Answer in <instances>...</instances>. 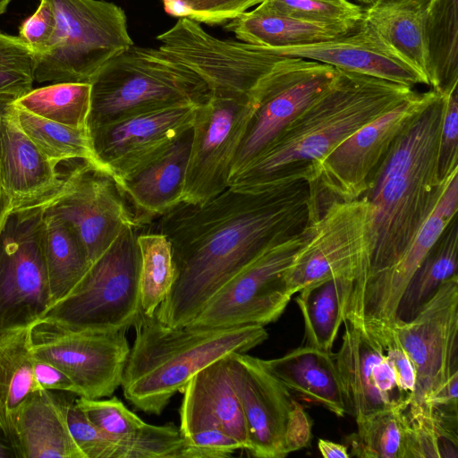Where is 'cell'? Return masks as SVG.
Wrapping results in <instances>:
<instances>
[{"label": "cell", "instance_id": "1", "mask_svg": "<svg viewBox=\"0 0 458 458\" xmlns=\"http://www.w3.org/2000/svg\"><path fill=\"white\" fill-rule=\"evenodd\" d=\"M309 200L304 180L259 192L228 187L204 203L182 201L159 216L175 276L154 317L170 327L188 325L266 247L305 227Z\"/></svg>", "mask_w": 458, "mask_h": 458}, {"label": "cell", "instance_id": "2", "mask_svg": "<svg viewBox=\"0 0 458 458\" xmlns=\"http://www.w3.org/2000/svg\"><path fill=\"white\" fill-rule=\"evenodd\" d=\"M337 70L331 87L232 178L229 187L259 192L300 180L309 182L328 153L414 91L383 79Z\"/></svg>", "mask_w": 458, "mask_h": 458}, {"label": "cell", "instance_id": "3", "mask_svg": "<svg viewBox=\"0 0 458 458\" xmlns=\"http://www.w3.org/2000/svg\"><path fill=\"white\" fill-rule=\"evenodd\" d=\"M444 105L445 96L437 91L395 139L361 196L371 207L365 284L397 260L439 198L444 182L438 179L437 149Z\"/></svg>", "mask_w": 458, "mask_h": 458}, {"label": "cell", "instance_id": "4", "mask_svg": "<svg viewBox=\"0 0 458 458\" xmlns=\"http://www.w3.org/2000/svg\"><path fill=\"white\" fill-rule=\"evenodd\" d=\"M121 386L137 410L159 415L199 370L232 352H246L268 337L263 326L170 327L142 310Z\"/></svg>", "mask_w": 458, "mask_h": 458}, {"label": "cell", "instance_id": "5", "mask_svg": "<svg viewBox=\"0 0 458 458\" xmlns=\"http://www.w3.org/2000/svg\"><path fill=\"white\" fill-rule=\"evenodd\" d=\"M88 128L165 107L206 104L211 91L192 69L160 49L131 46L89 81Z\"/></svg>", "mask_w": 458, "mask_h": 458}, {"label": "cell", "instance_id": "6", "mask_svg": "<svg viewBox=\"0 0 458 458\" xmlns=\"http://www.w3.org/2000/svg\"><path fill=\"white\" fill-rule=\"evenodd\" d=\"M303 241L284 273L292 295L314 282L340 277L345 281L342 302L344 319L368 278L371 249V207L359 199L334 200L318 216L308 219Z\"/></svg>", "mask_w": 458, "mask_h": 458}, {"label": "cell", "instance_id": "7", "mask_svg": "<svg viewBox=\"0 0 458 458\" xmlns=\"http://www.w3.org/2000/svg\"><path fill=\"white\" fill-rule=\"evenodd\" d=\"M55 16L49 47L35 55L34 81L89 82L133 45L124 11L105 0H47Z\"/></svg>", "mask_w": 458, "mask_h": 458}, {"label": "cell", "instance_id": "8", "mask_svg": "<svg viewBox=\"0 0 458 458\" xmlns=\"http://www.w3.org/2000/svg\"><path fill=\"white\" fill-rule=\"evenodd\" d=\"M138 228H123L74 288L41 318L101 331L133 326L141 312Z\"/></svg>", "mask_w": 458, "mask_h": 458}, {"label": "cell", "instance_id": "9", "mask_svg": "<svg viewBox=\"0 0 458 458\" xmlns=\"http://www.w3.org/2000/svg\"><path fill=\"white\" fill-rule=\"evenodd\" d=\"M226 359L248 428L249 452L259 458H283L309 445L311 419L262 360L246 352H232Z\"/></svg>", "mask_w": 458, "mask_h": 458}, {"label": "cell", "instance_id": "10", "mask_svg": "<svg viewBox=\"0 0 458 458\" xmlns=\"http://www.w3.org/2000/svg\"><path fill=\"white\" fill-rule=\"evenodd\" d=\"M391 326L415 369L411 402L457 407L458 275L444 282L411 319Z\"/></svg>", "mask_w": 458, "mask_h": 458}, {"label": "cell", "instance_id": "11", "mask_svg": "<svg viewBox=\"0 0 458 458\" xmlns=\"http://www.w3.org/2000/svg\"><path fill=\"white\" fill-rule=\"evenodd\" d=\"M303 230L279 238L266 247L224 284L186 326L265 327L276 321L293 296L286 288L284 273L302 243Z\"/></svg>", "mask_w": 458, "mask_h": 458}, {"label": "cell", "instance_id": "12", "mask_svg": "<svg viewBox=\"0 0 458 458\" xmlns=\"http://www.w3.org/2000/svg\"><path fill=\"white\" fill-rule=\"evenodd\" d=\"M337 73L328 64L284 56L261 78L251 91L254 110L233 157L228 182L316 102Z\"/></svg>", "mask_w": 458, "mask_h": 458}, {"label": "cell", "instance_id": "13", "mask_svg": "<svg viewBox=\"0 0 458 458\" xmlns=\"http://www.w3.org/2000/svg\"><path fill=\"white\" fill-rule=\"evenodd\" d=\"M437 94L434 89L413 91L335 148L313 171L308 182L310 199L323 208L334 200L360 198L395 139Z\"/></svg>", "mask_w": 458, "mask_h": 458}, {"label": "cell", "instance_id": "14", "mask_svg": "<svg viewBox=\"0 0 458 458\" xmlns=\"http://www.w3.org/2000/svg\"><path fill=\"white\" fill-rule=\"evenodd\" d=\"M127 329L101 331L39 318L30 326L32 353L60 369L72 380L76 395L111 396L121 386L130 353Z\"/></svg>", "mask_w": 458, "mask_h": 458}, {"label": "cell", "instance_id": "15", "mask_svg": "<svg viewBox=\"0 0 458 458\" xmlns=\"http://www.w3.org/2000/svg\"><path fill=\"white\" fill-rule=\"evenodd\" d=\"M43 216L39 201L14 208L0 234V332L31 326L51 306Z\"/></svg>", "mask_w": 458, "mask_h": 458}, {"label": "cell", "instance_id": "16", "mask_svg": "<svg viewBox=\"0 0 458 458\" xmlns=\"http://www.w3.org/2000/svg\"><path fill=\"white\" fill-rule=\"evenodd\" d=\"M62 176L59 188L39 201L46 211L74 230L90 263L123 228L140 227L127 204L126 195L106 170L89 161L79 160Z\"/></svg>", "mask_w": 458, "mask_h": 458}, {"label": "cell", "instance_id": "17", "mask_svg": "<svg viewBox=\"0 0 458 458\" xmlns=\"http://www.w3.org/2000/svg\"><path fill=\"white\" fill-rule=\"evenodd\" d=\"M254 106L251 93L215 90L197 107L182 202L201 204L229 187L232 162Z\"/></svg>", "mask_w": 458, "mask_h": 458}, {"label": "cell", "instance_id": "18", "mask_svg": "<svg viewBox=\"0 0 458 458\" xmlns=\"http://www.w3.org/2000/svg\"><path fill=\"white\" fill-rule=\"evenodd\" d=\"M457 209L458 167L444 181L436 205L411 242L392 266L367 281L344 320L365 329L391 326L411 276Z\"/></svg>", "mask_w": 458, "mask_h": 458}, {"label": "cell", "instance_id": "19", "mask_svg": "<svg viewBox=\"0 0 458 458\" xmlns=\"http://www.w3.org/2000/svg\"><path fill=\"white\" fill-rule=\"evenodd\" d=\"M197 107L174 106L89 129L98 163L118 182L191 129Z\"/></svg>", "mask_w": 458, "mask_h": 458}, {"label": "cell", "instance_id": "20", "mask_svg": "<svg viewBox=\"0 0 458 458\" xmlns=\"http://www.w3.org/2000/svg\"><path fill=\"white\" fill-rule=\"evenodd\" d=\"M341 346L334 353L346 413L356 420L398 403L409 405L377 338L348 320Z\"/></svg>", "mask_w": 458, "mask_h": 458}, {"label": "cell", "instance_id": "21", "mask_svg": "<svg viewBox=\"0 0 458 458\" xmlns=\"http://www.w3.org/2000/svg\"><path fill=\"white\" fill-rule=\"evenodd\" d=\"M180 433L218 428L234 438L242 449L250 443L245 418L230 379L226 355L195 374L183 390L180 408Z\"/></svg>", "mask_w": 458, "mask_h": 458}, {"label": "cell", "instance_id": "22", "mask_svg": "<svg viewBox=\"0 0 458 458\" xmlns=\"http://www.w3.org/2000/svg\"><path fill=\"white\" fill-rule=\"evenodd\" d=\"M56 166L23 131L13 103L0 118V185L13 208L54 193L63 177Z\"/></svg>", "mask_w": 458, "mask_h": 458}, {"label": "cell", "instance_id": "23", "mask_svg": "<svg viewBox=\"0 0 458 458\" xmlns=\"http://www.w3.org/2000/svg\"><path fill=\"white\" fill-rule=\"evenodd\" d=\"M264 48L278 55L312 60L410 88L426 84L418 72L397 59L359 25L351 32L326 41L283 48Z\"/></svg>", "mask_w": 458, "mask_h": 458}, {"label": "cell", "instance_id": "24", "mask_svg": "<svg viewBox=\"0 0 458 458\" xmlns=\"http://www.w3.org/2000/svg\"><path fill=\"white\" fill-rule=\"evenodd\" d=\"M87 418L105 432L120 449V458H181L184 440L173 424L144 422L120 399L75 398Z\"/></svg>", "mask_w": 458, "mask_h": 458}, {"label": "cell", "instance_id": "25", "mask_svg": "<svg viewBox=\"0 0 458 458\" xmlns=\"http://www.w3.org/2000/svg\"><path fill=\"white\" fill-rule=\"evenodd\" d=\"M191 140L192 127L162 153L118 182L134 208L140 226L182 202Z\"/></svg>", "mask_w": 458, "mask_h": 458}, {"label": "cell", "instance_id": "26", "mask_svg": "<svg viewBox=\"0 0 458 458\" xmlns=\"http://www.w3.org/2000/svg\"><path fill=\"white\" fill-rule=\"evenodd\" d=\"M74 395L42 389L26 399L14 420L16 458H86L67 423Z\"/></svg>", "mask_w": 458, "mask_h": 458}, {"label": "cell", "instance_id": "27", "mask_svg": "<svg viewBox=\"0 0 458 458\" xmlns=\"http://www.w3.org/2000/svg\"><path fill=\"white\" fill-rule=\"evenodd\" d=\"M430 0H377L363 9L359 26L429 86L427 13Z\"/></svg>", "mask_w": 458, "mask_h": 458}, {"label": "cell", "instance_id": "28", "mask_svg": "<svg viewBox=\"0 0 458 458\" xmlns=\"http://www.w3.org/2000/svg\"><path fill=\"white\" fill-rule=\"evenodd\" d=\"M262 362L294 396L323 406L338 417L347 414L332 351L306 345Z\"/></svg>", "mask_w": 458, "mask_h": 458}, {"label": "cell", "instance_id": "29", "mask_svg": "<svg viewBox=\"0 0 458 458\" xmlns=\"http://www.w3.org/2000/svg\"><path fill=\"white\" fill-rule=\"evenodd\" d=\"M225 28L240 41L267 48L310 45L351 32L340 27L293 17L277 11L266 0L229 21Z\"/></svg>", "mask_w": 458, "mask_h": 458}, {"label": "cell", "instance_id": "30", "mask_svg": "<svg viewBox=\"0 0 458 458\" xmlns=\"http://www.w3.org/2000/svg\"><path fill=\"white\" fill-rule=\"evenodd\" d=\"M30 330V326L0 332V434L15 456L16 413L32 393L42 390L34 376Z\"/></svg>", "mask_w": 458, "mask_h": 458}, {"label": "cell", "instance_id": "31", "mask_svg": "<svg viewBox=\"0 0 458 458\" xmlns=\"http://www.w3.org/2000/svg\"><path fill=\"white\" fill-rule=\"evenodd\" d=\"M42 248L52 305L74 288L91 263L74 230L45 208Z\"/></svg>", "mask_w": 458, "mask_h": 458}, {"label": "cell", "instance_id": "32", "mask_svg": "<svg viewBox=\"0 0 458 458\" xmlns=\"http://www.w3.org/2000/svg\"><path fill=\"white\" fill-rule=\"evenodd\" d=\"M403 458H457V407L411 402Z\"/></svg>", "mask_w": 458, "mask_h": 458}, {"label": "cell", "instance_id": "33", "mask_svg": "<svg viewBox=\"0 0 458 458\" xmlns=\"http://www.w3.org/2000/svg\"><path fill=\"white\" fill-rule=\"evenodd\" d=\"M428 82L445 95L458 85V0H430L427 13Z\"/></svg>", "mask_w": 458, "mask_h": 458}, {"label": "cell", "instance_id": "34", "mask_svg": "<svg viewBox=\"0 0 458 458\" xmlns=\"http://www.w3.org/2000/svg\"><path fill=\"white\" fill-rule=\"evenodd\" d=\"M458 225L446 226L411 276L398 305L396 319H411L441 284L457 275Z\"/></svg>", "mask_w": 458, "mask_h": 458}, {"label": "cell", "instance_id": "35", "mask_svg": "<svg viewBox=\"0 0 458 458\" xmlns=\"http://www.w3.org/2000/svg\"><path fill=\"white\" fill-rule=\"evenodd\" d=\"M344 289L343 278L327 277L298 292L295 301L302 314L307 345L324 352L332 350L344 321L342 302Z\"/></svg>", "mask_w": 458, "mask_h": 458}, {"label": "cell", "instance_id": "36", "mask_svg": "<svg viewBox=\"0 0 458 458\" xmlns=\"http://www.w3.org/2000/svg\"><path fill=\"white\" fill-rule=\"evenodd\" d=\"M89 82H55L32 89L14 105L39 117L76 129H88L90 112Z\"/></svg>", "mask_w": 458, "mask_h": 458}, {"label": "cell", "instance_id": "37", "mask_svg": "<svg viewBox=\"0 0 458 458\" xmlns=\"http://www.w3.org/2000/svg\"><path fill=\"white\" fill-rule=\"evenodd\" d=\"M407 405L398 403L356 420L357 431L348 437L351 456L403 458Z\"/></svg>", "mask_w": 458, "mask_h": 458}, {"label": "cell", "instance_id": "38", "mask_svg": "<svg viewBox=\"0 0 458 458\" xmlns=\"http://www.w3.org/2000/svg\"><path fill=\"white\" fill-rule=\"evenodd\" d=\"M14 106L20 126L50 161L57 165L68 160H87L103 168L94 154L88 129L64 125Z\"/></svg>", "mask_w": 458, "mask_h": 458}, {"label": "cell", "instance_id": "39", "mask_svg": "<svg viewBox=\"0 0 458 458\" xmlns=\"http://www.w3.org/2000/svg\"><path fill=\"white\" fill-rule=\"evenodd\" d=\"M140 266V300L142 312L153 317L170 293L175 276L172 246L160 232L137 234Z\"/></svg>", "mask_w": 458, "mask_h": 458}, {"label": "cell", "instance_id": "40", "mask_svg": "<svg viewBox=\"0 0 458 458\" xmlns=\"http://www.w3.org/2000/svg\"><path fill=\"white\" fill-rule=\"evenodd\" d=\"M35 55L19 36L0 31V94L23 96L33 88Z\"/></svg>", "mask_w": 458, "mask_h": 458}, {"label": "cell", "instance_id": "41", "mask_svg": "<svg viewBox=\"0 0 458 458\" xmlns=\"http://www.w3.org/2000/svg\"><path fill=\"white\" fill-rule=\"evenodd\" d=\"M275 9L308 21L355 30L361 21V6L347 0H266Z\"/></svg>", "mask_w": 458, "mask_h": 458}, {"label": "cell", "instance_id": "42", "mask_svg": "<svg viewBox=\"0 0 458 458\" xmlns=\"http://www.w3.org/2000/svg\"><path fill=\"white\" fill-rule=\"evenodd\" d=\"M165 11L172 16L187 18L198 23L217 24L229 21L264 0H162Z\"/></svg>", "mask_w": 458, "mask_h": 458}, {"label": "cell", "instance_id": "43", "mask_svg": "<svg viewBox=\"0 0 458 458\" xmlns=\"http://www.w3.org/2000/svg\"><path fill=\"white\" fill-rule=\"evenodd\" d=\"M75 398L68 405L67 423L72 438L85 457L120 458L118 445L87 418L75 403Z\"/></svg>", "mask_w": 458, "mask_h": 458}, {"label": "cell", "instance_id": "44", "mask_svg": "<svg viewBox=\"0 0 458 458\" xmlns=\"http://www.w3.org/2000/svg\"><path fill=\"white\" fill-rule=\"evenodd\" d=\"M438 136V179L444 182L458 167V85L445 94Z\"/></svg>", "mask_w": 458, "mask_h": 458}, {"label": "cell", "instance_id": "45", "mask_svg": "<svg viewBox=\"0 0 458 458\" xmlns=\"http://www.w3.org/2000/svg\"><path fill=\"white\" fill-rule=\"evenodd\" d=\"M365 330L375 335L381 343L394 374L398 389L404 400L410 403L416 388V372L392 326Z\"/></svg>", "mask_w": 458, "mask_h": 458}, {"label": "cell", "instance_id": "46", "mask_svg": "<svg viewBox=\"0 0 458 458\" xmlns=\"http://www.w3.org/2000/svg\"><path fill=\"white\" fill-rule=\"evenodd\" d=\"M182 438V458H225L242 449L239 442L218 428H201Z\"/></svg>", "mask_w": 458, "mask_h": 458}, {"label": "cell", "instance_id": "47", "mask_svg": "<svg viewBox=\"0 0 458 458\" xmlns=\"http://www.w3.org/2000/svg\"><path fill=\"white\" fill-rule=\"evenodd\" d=\"M55 25V16L50 4L47 0H40L36 12L21 24L19 37L30 46L34 55H38L49 47Z\"/></svg>", "mask_w": 458, "mask_h": 458}, {"label": "cell", "instance_id": "48", "mask_svg": "<svg viewBox=\"0 0 458 458\" xmlns=\"http://www.w3.org/2000/svg\"><path fill=\"white\" fill-rule=\"evenodd\" d=\"M33 371L41 389L68 392L76 394L73 383L60 369L33 354Z\"/></svg>", "mask_w": 458, "mask_h": 458}, {"label": "cell", "instance_id": "49", "mask_svg": "<svg viewBox=\"0 0 458 458\" xmlns=\"http://www.w3.org/2000/svg\"><path fill=\"white\" fill-rule=\"evenodd\" d=\"M318 448L325 458H349L351 456L348 448L344 445L327 439H318Z\"/></svg>", "mask_w": 458, "mask_h": 458}, {"label": "cell", "instance_id": "50", "mask_svg": "<svg viewBox=\"0 0 458 458\" xmlns=\"http://www.w3.org/2000/svg\"><path fill=\"white\" fill-rule=\"evenodd\" d=\"M13 209L14 208L10 198L4 192V191L0 185V234L5 225V223L10 214Z\"/></svg>", "mask_w": 458, "mask_h": 458}, {"label": "cell", "instance_id": "51", "mask_svg": "<svg viewBox=\"0 0 458 458\" xmlns=\"http://www.w3.org/2000/svg\"><path fill=\"white\" fill-rule=\"evenodd\" d=\"M0 458H16L13 449L0 434Z\"/></svg>", "mask_w": 458, "mask_h": 458}, {"label": "cell", "instance_id": "52", "mask_svg": "<svg viewBox=\"0 0 458 458\" xmlns=\"http://www.w3.org/2000/svg\"><path fill=\"white\" fill-rule=\"evenodd\" d=\"M18 98L13 95L0 94V118L11 107Z\"/></svg>", "mask_w": 458, "mask_h": 458}, {"label": "cell", "instance_id": "53", "mask_svg": "<svg viewBox=\"0 0 458 458\" xmlns=\"http://www.w3.org/2000/svg\"><path fill=\"white\" fill-rule=\"evenodd\" d=\"M12 0H0V15L5 13Z\"/></svg>", "mask_w": 458, "mask_h": 458}, {"label": "cell", "instance_id": "54", "mask_svg": "<svg viewBox=\"0 0 458 458\" xmlns=\"http://www.w3.org/2000/svg\"><path fill=\"white\" fill-rule=\"evenodd\" d=\"M357 2L362 4H367V5H369L373 3H375L377 0H356Z\"/></svg>", "mask_w": 458, "mask_h": 458}]
</instances>
